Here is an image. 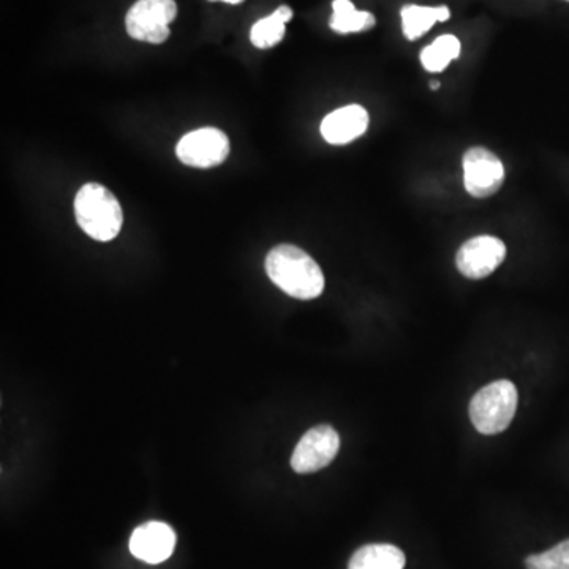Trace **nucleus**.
<instances>
[{"label": "nucleus", "mask_w": 569, "mask_h": 569, "mask_svg": "<svg viewBox=\"0 0 569 569\" xmlns=\"http://www.w3.org/2000/svg\"><path fill=\"white\" fill-rule=\"evenodd\" d=\"M431 89H432V91H436V89H440V82L439 81H432L431 82Z\"/></svg>", "instance_id": "a211bd4d"}, {"label": "nucleus", "mask_w": 569, "mask_h": 569, "mask_svg": "<svg viewBox=\"0 0 569 569\" xmlns=\"http://www.w3.org/2000/svg\"><path fill=\"white\" fill-rule=\"evenodd\" d=\"M507 258V246L493 236H476L457 252V270L471 281L489 277Z\"/></svg>", "instance_id": "6e6552de"}, {"label": "nucleus", "mask_w": 569, "mask_h": 569, "mask_svg": "<svg viewBox=\"0 0 569 569\" xmlns=\"http://www.w3.org/2000/svg\"><path fill=\"white\" fill-rule=\"evenodd\" d=\"M406 554L392 544H367L353 554L349 569H403Z\"/></svg>", "instance_id": "9b49d317"}, {"label": "nucleus", "mask_w": 569, "mask_h": 569, "mask_svg": "<svg viewBox=\"0 0 569 569\" xmlns=\"http://www.w3.org/2000/svg\"><path fill=\"white\" fill-rule=\"evenodd\" d=\"M268 277L292 298L310 300L325 289V275L317 261L299 247L281 244L266 257Z\"/></svg>", "instance_id": "f257e3e1"}, {"label": "nucleus", "mask_w": 569, "mask_h": 569, "mask_svg": "<svg viewBox=\"0 0 569 569\" xmlns=\"http://www.w3.org/2000/svg\"><path fill=\"white\" fill-rule=\"evenodd\" d=\"M209 2H216V0H209Z\"/></svg>", "instance_id": "6ab92c4d"}, {"label": "nucleus", "mask_w": 569, "mask_h": 569, "mask_svg": "<svg viewBox=\"0 0 569 569\" xmlns=\"http://www.w3.org/2000/svg\"><path fill=\"white\" fill-rule=\"evenodd\" d=\"M221 2L230 3V5H238V3H242L244 0H221Z\"/></svg>", "instance_id": "f3484780"}, {"label": "nucleus", "mask_w": 569, "mask_h": 569, "mask_svg": "<svg viewBox=\"0 0 569 569\" xmlns=\"http://www.w3.org/2000/svg\"><path fill=\"white\" fill-rule=\"evenodd\" d=\"M292 18L293 10L289 7H278L270 16L253 24L252 31H250V42L260 49L272 48L284 41L285 26Z\"/></svg>", "instance_id": "ddd939ff"}, {"label": "nucleus", "mask_w": 569, "mask_h": 569, "mask_svg": "<svg viewBox=\"0 0 569 569\" xmlns=\"http://www.w3.org/2000/svg\"><path fill=\"white\" fill-rule=\"evenodd\" d=\"M75 217L86 235L100 242L113 241L123 230V207L103 185L86 184L75 198Z\"/></svg>", "instance_id": "f03ea898"}, {"label": "nucleus", "mask_w": 569, "mask_h": 569, "mask_svg": "<svg viewBox=\"0 0 569 569\" xmlns=\"http://www.w3.org/2000/svg\"><path fill=\"white\" fill-rule=\"evenodd\" d=\"M340 436L331 425L321 424L310 429L299 440L292 456V468L296 474H315L328 467L338 456Z\"/></svg>", "instance_id": "39448f33"}, {"label": "nucleus", "mask_w": 569, "mask_h": 569, "mask_svg": "<svg viewBox=\"0 0 569 569\" xmlns=\"http://www.w3.org/2000/svg\"><path fill=\"white\" fill-rule=\"evenodd\" d=\"M177 533L164 522H146L132 533L130 553L138 560L159 565L173 556Z\"/></svg>", "instance_id": "1a4fd4ad"}, {"label": "nucleus", "mask_w": 569, "mask_h": 569, "mask_svg": "<svg viewBox=\"0 0 569 569\" xmlns=\"http://www.w3.org/2000/svg\"><path fill=\"white\" fill-rule=\"evenodd\" d=\"M517 410V389L510 379L490 383L475 394L470 402V420L482 435L502 434L510 428Z\"/></svg>", "instance_id": "7ed1b4c3"}, {"label": "nucleus", "mask_w": 569, "mask_h": 569, "mask_svg": "<svg viewBox=\"0 0 569 569\" xmlns=\"http://www.w3.org/2000/svg\"><path fill=\"white\" fill-rule=\"evenodd\" d=\"M177 14L174 0H138L125 16V27L135 41L160 45L170 37Z\"/></svg>", "instance_id": "20e7f679"}, {"label": "nucleus", "mask_w": 569, "mask_h": 569, "mask_svg": "<svg viewBox=\"0 0 569 569\" xmlns=\"http://www.w3.org/2000/svg\"><path fill=\"white\" fill-rule=\"evenodd\" d=\"M403 35L408 41H418L425 32L431 31L435 23L449 20L447 7L407 5L402 9Z\"/></svg>", "instance_id": "f8f14e48"}, {"label": "nucleus", "mask_w": 569, "mask_h": 569, "mask_svg": "<svg viewBox=\"0 0 569 569\" xmlns=\"http://www.w3.org/2000/svg\"><path fill=\"white\" fill-rule=\"evenodd\" d=\"M377 24L374 14L360 12L352 0H334L332 16L329 26L338 34H353V32L368 31Z\"/></svg>", "instance_id": "4468645a"}, {"label": "nucleus", "mask_w": 569, "mask_h": 569, "mask_svg": "<svg viewBox=\"0 0 569 569\" xmlns=\"http://www.w3.org/2000/svg\"><path fill=\"white\" fill-rule=\"evenodd\" d=\"M368 114L361 105L343 106L332 111L321 123V135L329 145H349L361 135L366 134Z\"/></svg>", "instance_id": "9d476101"}, {"label": "nucleus", "mask_w": 569, "mask_h": 569, "mask_svg": "<svg viewBox=\"0 0 569 569\" xmlns=\"http://www.w3.org/2000/svg\"><path fill=\"white\" fill-rule=\"evenodd\" d=\"M230 153V141L218 128L206 127L182 136L177 156L182 163L193 168L218 167Z\"/></svg>", "instance_id": "423d86ee"}, {"label": "nucleus", "mask_w": 569, "mask_h": 569, "mask_svg": "<svg viewBox=\"0 0 569 569\" xmlns=\"http://www.w3.org/2000/svg\"><path fill=\"white\" fill-rule=\"evenodd\" d=\"M527 569H569V539H565L553 549L525 558Z\"/></svg>", "instance_id": "dca6fc26"}, {"label": "nucleus", "mask_w": 569, "mask_h": 569, "mask_svg": "<svg viewBox=\"0 0 569 569\" xmlns=\"http://www.w3.org/2000/svg\"><path fill=\"white\" fill-rule=\"evenodd\" d=\"M502 160L486 148H471L464 156V184L475 198H488L502 189Z\"/></svg>", "instance_id": "0eeeda50"}, {"label": "nucleus", "mask_w": 569, "mask_h": 569, "mask_svg": "<svg viewBox=\"0 0 569 569\" xmlns=\"http://www.w3.org/2000/svg\"><path fill=\"white\" fill-rule=\"evenodd\" d=\"M459 55V38L454 37V35H442L428 48L422 49L421 64L431 73H440Z\"/></svg>", "instance_id": "2eb2a0df"}]
</instances>
